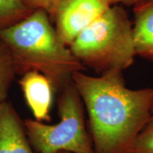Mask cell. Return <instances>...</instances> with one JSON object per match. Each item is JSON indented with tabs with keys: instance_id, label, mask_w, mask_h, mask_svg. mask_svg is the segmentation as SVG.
Masks as SVG:
<instances>
[{
	"instance_id": "6da1fadb",
	"label": "cell",
	"mask_w": 153,
	"mask_h": 153,
	"mask_svg": "<svg viewBox=\"0 0 153 153\" xmlns=\"http://www.w3.org/2000/svg\"><path fill=\"white\" fill-rule=\"evenodd\" d=\"M72 81L87 113L94 153H128L148 119L153 88L130 89L120 70L96 76L77 72Z\"/></svg>"
},
{
	"instance_id": "7a4b0ae2",
	"label": "cell",
	"mask_w": 153,
	"mask_h": 153,
	"mask_svg": "<svg viewBox=\"0 0 153 153\" xmlns=\"http://www.w3.org/2000/svg\"><path fill=\"white\" fill-rule=\"evenodd\" d=\"M41 9L34 10L16 24L0 30V40L11 53L17 74L35 70L52 82L57 91L72 74L86 70L62 43Z\"/></svg>"
},
{
	"instance_id": "3957f363",
	"label": "cell",
	"mask_w": 153,
	"mask_h": 153,
	"mask_svg": "<svg viewBox=\"0 0 153 153\" xmlns=\"http://www.w3.org/2000/svg\"><path fill=\"white\" fill-rule=\"evenodd\" d=\"M85 66L99 74L124 71L136 55L133 24L122 7L112 5L82 30L69 47Z\"/></svg>"
},
{
	"instance_id": "277c9868",
	"label": "cell",
	"mask_w": 153,
	"mask_h": 153,
	"mask_svg": "<svg viewBox=\"0 0 153 153\" xmlns=\"http://www.w3.org/2000/svg\"><path fill=\"white\" fill-rule=\"evenodd\" d=\"M59 121L47 124L24 120L28 138L36 153H94L85 119V106L72 79L57 91Z\"/></svg>"
},
{
	"instance_id": "5b68a950",
	"label": "cell",
	"mask_w": 153,
	"mask_h": 153,
	"mask_svg": "<svg viewBox=\"0 0 153 153\" xmlns=\"http://www.w3.org/2000/svg\"><path fill=\"white\" fill-rule=\"evenodd\" d=\"M111 6L107 0H61L53 18L60 39L69 48L82 30Z\"/></svg>"
},
{
	"instance_id": "8992f818",
	"label": "cell",
	"mask_w": 153,
	"mask_h": 153,
	"mask_svg": "<svg viewBox=\"0 0 153 153\" xmlns=\"http://www.w3.org/2000/svg\"><path fill=\"white\" fill-rule=\"evenodd\" d=\"M19 84L33 119L44 123L51 121L55 89L49 78L32 70L22 74Z\"/></svg>"
},
{
	"instance_id": "52a82bcc",
	"label": "cell",
	"mask_w": 153,
	"mask_h": 153,
	"mask_svg": "<svg viewBox=\"0 0 153 153\" xmlns=\"http://www.w3.org/2000/svg\"><path fill=\"white\" fill-rule=\"evenodd\" d=\"M0 153H36L24 120L7 100L0 103Z\"/></svg>"
},
{
	"instance_id": "ba28073f",
	"label": "cell",
	"mask_w": 153,
	"mask_h": 153,
	"mask_svg": "<svg viewBox=\"0 0 153 153\" xmlns=\"http://www.w3.org/2000/svg\"><path fill=\"white\" fill-rule=\"evenodd\" d=\"M133 38L137 56L153 62V0L134 6Z\"/></svg>"
},
{
	"instance_id": "9c48e42d",
	"label": "cell",
	"mask_w": 153,
	"mask_h": 153,
	"mask_svg": "<svg viewBox=\"0 0 153 153\" xmlns=\"http://www.w3.org/2000/svg\"><path fill=\"white\" fill-rule=\"evenodd\" d=\"M33 11L23 0H0V30L16 24Z\"/></svg>"
},
{
	"instance_id": "30bf717a",
	"label": "cell",
	"mask_w": 153,
	"mask_h": 153,
	"mask_svg": "<svg viewBox=\"0 0 153 153\" xmlns=\"http://www.w3.org/2000/svg\"><path fill=\"white\" fill-rule=\"evenodd\" d=\"M17 74L8 48L0 40V103L7 99L9 91Z\"/></svg>"
},
{
	"instance_id": "8fae6325",
	"label": "cell",
	"mask_w": 153,
	"mask_h": 153,
	"mask_svg": "<svg viewBox=\"0 0 153 153\" xmlns=\"http://www.w3.org/2000/svg\"><path fill=\"white\" fill-rule=\"evenodd\" d=\"M128 153H153V102L148 119Z\"/></svg>"
},
{
	"instance_id": "7c38bea8",
	"label": "cell",
	"mask_w": 153,
	"mask_h": 153,
	"mask_svg": "<svg viewBox=\"0 0 153 153\" xmlns=\"http://www.w3.org/2000/svg\"><path fill=\"white\" fill-rule=\"evenodd\" d=\"M61 0H23V1L33 10L41 9L48 14L51 18H53L57 5Z\"/></svg>"
},
{
	"instance_id": "4fadbf2b",
	"label": "cell",
	"mask_w": 153,
	"mask_h": 153,
	"mask_svg": "<svg viewBox=\"0 0 153 153\" xmlns=\"http://www.w3.org/2000/svg\"><path fill=\"white\" fill-rule=\"evenodd\" d=\"M111 5H118V4H123L126 5H136L140 3L144 2L148 0H107Z\"/></svg>"
},
{
	"instance_id": "5bb4252c",
	"label": "cell",
	"mask_w": 153,
	"mask_h": 153,
	"mask_svg": "<svg viewBox=\"0 0 153 153\" xmlns=\"http://www.w3.org/2000/svg\"><path fill=\"white\" fill-rule=\"evenodd\" d=\"M58 153H70V152H60Z\"/></svg>"
}]
</instances>
